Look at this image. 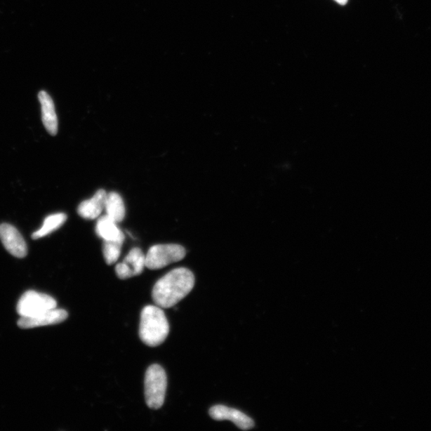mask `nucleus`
Masks as SVG:
<instances>
[{
    "label": "nucleus",
    "mask_w": 431,
    "mask_h": 431,
    "mask_svg": "<svg viewBox=\"0 0 431 431\" xmlns=\"http://www.w3.org/2000/svg\"><path fill=\"white\" fill-rule=\"evenodd\" d=\"M170 333L164 311L159 306L148 305L145 307L140 320V339L151 347H155L164 343Z\"/></svg>",
    "instance_id": "2"
},
{
    "label": "nucleus",
    "mask_w": 431,
    "mask_h": 431,
    "mask_svg": "<svg viewBox=\"0 0 431 431\" xmlns=\"http://www.w3.org/2000/svg\"><path fill=\"white\" fill-rule=\"evenodd\" d=\"M185 255V249L179 244H157L151 247L145 255V267L151 270H161L182 260Z\"/></svg>",
    "instance_id": "4"
},
{
    "label": "nucleus",
    "mask_w": 431,
    "mask_h": 431,
    "mask_svg": "<svg viewBox=\"0 0 431 431\" xmlns=\"http://www.w3.org/2000/svg\"><path fill=\"white\" fill-rule=\"evenodd\" d=\"M42 110V120L46 130L50 135H56L58 133V117L53 99L44 91L38 95Z\"/></svg>",
    "instance_id": "10"
},
{
    "label": "nucleus",
    "mask_w": 431,
    "mask_h": 431,
    "mask_svg": "<svg viewBox=\"0 0 431 431\" xmlns=\"http://www.w3.org/2000/svg\"><path fill=\"white\" fill-rule=\"evenodd\" d=\"M56 307L57 302L53 297L36 291H28L21 296L17 312L21 317H31L54 310Z\"/></svg>",
    "instance_id": "5"
},
{
    "label": "nucleus",
    "mask_w": 431,
    "mask_h": 431,
    "mask_svg": "<svg viewBox=\"0 0 431 431\" xmlns=\"http://www.w3.org/2000/svg\"><path fill=\"white\" fill-rule=\"evenodd\" d=\"M68 317V313L63 310H51L31 317H21L18 321L21 329H34L43 327V326L60 324Z\"/></svg>",
    "instance_id": "8"
},
{
    "label": "nucleus",
    "mask_w": 431,
    "mask_h": 431,
    "mask_svg": "<svg viewBox=\"0 0 431 431\" xmlns=\"http://www.w3.org/2000/svg\"><path fill=\"white\" fill-rule=\"evenodd\" d=\"M122 244L114 241H104L103 256L108 265L116 263L120 258Z\"/></svg>",
    "instance_id": "15"
},
{
    "label": "nucleus",
    "mask_w": 431,
    "mask_h": 431,
    "mask_svg": "<svg viewBox=\"0 0 431 431\" xmlns=\"http://www.w3.org/2000/svg\"><path fill=\"white\" fill-rule=\"evenodd\" d=\"M67 215L65 213H55L48 216L44 220V224L41 228L34 232L32 234L34 240L44 237L51 234L54 231L60 229L66 223Z\"/></svg>",
    "instance_id": "14"
},
{
    "label": "nucleus",
    "mask_w": 431,
    "mask_h": 431,
    "mask_svg": "<svg viewBox=\"0 0 431 431\" xmlns=\"http://www.w3.org/2000/svg\"><path fill=\"white\" fill-rule=\"evenodd\" d=\"M97 235L104 241H114L124 244L125 235L119 228L117 223L107 215L98 219L95 228Z\"/></svg>",
    "instance_id": "12"
},
{
    "label": "nucleus",
    "mask_w": 431,
    "mask_h": 431,
    "mask_svg": "<svg viewBox=\"0 0 431 431\" xmlns=\"http://www.w3.org/2000/svg\"><path fill=\"white\" fill-rule=\"evenodd\" d=\"M209 416L217 421L230 420L241 430H249L254 427V422L240 411L230 409L223 405H217L209 409Z\"/></svg>",
    "instance_id": "9"
},
{
    "label": "nucleus",
    "mask_w": 431,
    "mask_h": 431,
    "mask_svg": "<svg viewBox=\"0 0 431 431\" xmlns=\"http://www.w3.org/2000/svg\"><path fill=\"white\" fill-rule=\"evenodd\" d=\"M335 1L339 4L345 5L347 4L348 0H335Z\"/></svg>",
    "instance_id": "16"
},
{
    "label": "nucleus",
    "mask_w": 431,
    "mask_h": 431,
    "mask_svg": "<svg viewBox=\"0 0 431 431\" xmlns=\"http://www.w3.org/2000/svg\"><path fill=\"white\" fill-rule=\"evenodd\" d=\"M145 267V256L141 248H133L124 262L115 267L116 274L121 279H126L142 274Z\"/></svg>",
    "instance_id": "7"
},
{
    "label": "nucleus",
    "mask_w": 431,
    "mask_h": 431,
    "mask_svg": "<svg viewBox=\"0 0 431 431\" xmlns=\"http://www.w3.org/2000/svg\"><path fill=\"white\" fill-rule=\"evenodd\" d=\"M107 193L104 190H99L91 199L80 204L78 213L87 220H95L100 216L105 208Z\"/></svg>",
    "instance_id": "11"
},
{
    "label": "nucleus",
    "mask_w": 431,
    "mask_h": 431,
    "mask_svg": "<svg viewBox=\"0 0 431 431\" xmlns=\"http://www.w3.org/2000/svg\"><path fill=\"white\" fill-rule=\"evenodd\" d=\"M0 240L8 251L15 258H23L27 254V244L13 225L4 223L0 225Z\"/></svg>",
    "instance_id": "6"
},
{
    "label": "nucleus",
    "mask_w": 431,
    "mask_h": 431,
    "mask_svg": "<svg viewBox=\"0 0 431 431\" xmlns=\"http://www.w3.org/2000/svg\"><path fill=\"white\" fill-rule=\"evenodd\" d=\"M194 284V273L186 267H178L155 284L152 291L153 300L161 308L173 307L190 293Z\"/></svg>",
    "instance_id": "1"
},
{
    "label": "nucleus",
    "mask_w": 431,
    "mask_h": 431,
    "mask_svg": "<svg viewBox=\"0 0 431 431\" xmlns=\"http://www.w3.org/2000/svg\"><path fill=\"white\" fill-rule=\"evenodd\" d=\"M166 389L165 370L159 364L150 366L145 376V398L150 409L159 410L164 404Z\"/></svg>",
    "instance_id": "3"
},
{
    "label": "nucleus",
    "mask_w": 431,
    "mask_h": 431,
    "mask_svg": "<svg viewBox=\"0 0 431 431\" xmlns=\"http://www.w3.org/2000/svg\"><path fill=\"white\" fill-rule=\"evenodd\" d=\"M104 209H106L108 217L117 224L125 218L126 208L124 199L115 192L107 194Z\"/></svg>",
    "instance_id": "13"
}]
</instances>
